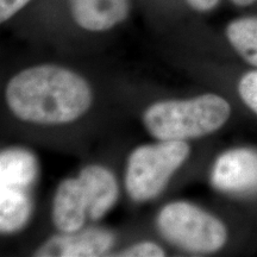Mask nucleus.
Listing matches in <instances>:
<instances>
[{
  "label": "nucleus",
  "instance_id": "obj_12",
  "mask_svg": "<svg viewBox=\"0 0 257 257\" xmlns=\"http://www.w3.org/2000/svg\"><path fill=\"white\" fill-rule=\"evenodd\" d=\"M242 100L257 114V70L243 76L238 86Z\"/></svg>",
  "mask_w": 257,
  "mask_h": 257
},
{
  "label": "nucleus",
  "instance_id": "obj_4",
  "mask_svg": "<svg viewBox=\"0 0 257 257\" xmlns=\"http://www.w3.org/2000/svg\"><path fill=\"white\" fill-rule=\"evenodd\" d=\"M188 154L189 147L184 141H162L134 150L125 176L130 197L136 201H147L159 195Z\"/></svg>",
  "mask_w": 257,
  "mask_h": 257
},
{
  "label": "nucleus",
  "instance_id": "obj_10",
  "mask_svg": "<svg viewBox=\"0 0 257 257\" xmlns=\"http://www.w3.org/2000/svg\"><path fill=\"white\" fill-rule=\"evenodd\" d=\"M88 199V214L93 220L100 219L115 204L118 185L110 170L100 166H88L80 173Z\"/></svg>",
  "mask_w": 257,
  "mask_h": 257
},
{
  "label": "nucleus",
  "instance_id": "obj_6",
  "mask_svg": "<svg viewBox=\"0 0 257 257\" xmlns=\"http://www.w3.org/2000/svg\"><path fill=\"white\" fill-rule=\"evenodd\" d=\"M211 180L221 192L240 194L257 191V152L242 148L224 153L214 163Z\"/></svg>",
  "mask_w": 257,
  "mask_h": 257
},
{
  "label": "nucleus",
  "instance_id": "obj_11",
  "mask_svg": "<svg viewBox=\"0 0 257 257\" xmlns=\"http://www.w3.org/2000/svg\"><path fill=\"white\" fill-rule=\"evenodd\" d=\"M226 37L244 60L257 67V16L234 19L227 25Z\"/></svg>",
  "mask_w": 257,
  "mask_h": 257
},
{
  "label": "nucleus",
  "instance_id": "obj_2",
  "mask_svg": "<svg viewBox=\"0 0 257 257\" xmlns=\"http://www.w3.org/2000/svg\"><path fill=\"white\" fill-rule=\"evenodd\" d=\"M229 102L216 94L189 100L156 102L144 113V124L160 141H185L214 133L226 123Z\"/></svg>",
  "mask_w": 257,
  "mask_h": 257
},
{
  "label": "nucleus",
  "instance_id": "obj_7",
  "mask_svg": "<svg viewBox=\"0 0 257 257\" xmlns=\"http://www.w3.org/2000/svg\"><path fill=\"white\" fill-rule=\"evenodd\" d=\"M114 237L110 231L87 229L82 232L66 233L48 240L36 252V256L94 257L102 256L112 248Z\"/></svg>",
  "mask_w": 257,
  "mask_h": 257
},
{
  "label": "nucleus",
  "instance_id": "obj_1",
  "mask_svg": "<svg viewBox=\"0 0 257 257\" xmlns=\"http://www.w3.org/2000/svg\"><path fill=\"white\" fill-rule=\"evenodd\" d=\"M6 100L22 120L61 124L78 119L92 104V92L81 76L56 66L25 69L9 82Z\"/></svg>",
  "mask_w": 257,
  "mask_h": 257
},
{
  "label": "nucleus",
  "instance_id": "obj_5",
  "mask_svg": "<svg viewBox=\"0 0 257 257\" xmlns=\"http://www.w3.org/2000/svg\"><path fill=\"white\" fill-rule=\"evenodd\" d=\"M161 233L191 252H213L226 242V227L216 217L185 201L168 204L157 218Z\"/></svg>",
  "mask_w": 257,
  "mask_h": 257
},
{
  "label": "nucleus",
  "instance_id": "obj_16",
  "mask_svg": "<svg viewBox=\"0 0 257 257\" xmlns=\"http://www.w3.org/2000/svg\"><path fill=\"white\" fill-rule=\"evenodd\" d=\"M231 2L234 3L236 5H239V6H248L250 4L256 3L257 0H231Z\"/></svg>",
  "mask_w": 257,
  "mask_h": 257
},
{
  "label": "nucleus",
  "instance_id": "obj_14",
  "mask_svg": "<svg viewBox=\"0 0 257 257\" xmlns=\"http://www.w3.org/2000/svg\"><path fill=\"white\" fill-rule=\"evenodd\" d=\"M30 0H0V21L2 23L15 16Z\"/></svg>",
  "mask_w": 257,
  "mask_h": 257
},
{
  "label": "nucleus",
  "instance_id": "obj_13",
  "mask_svg": "<svg viewBox=\"0 0 257 257\" xmlns=\"http://www.w3.org/2000/svg\"><path fill=\"white\" fill-rule=\"evenodd\" d=\"M119 256L126 257H162L165 256V251L161 246L152 242H144L124 250L119 253Z\"/></svg>",
  "mask_w": 257,
  "mask_h": 257
},
{
  "label": "nucleus",
  "instance_id": "obj_8",
  "mask_svg": "<svg viewBox=\"0 0 257 257\" xmlns=\"http://www.w3.org/2000/svg\"><path fill=\"white\" fill-rule=\"evenodd\" d=\"M88 214V199L81 180L67 179L57 188L53 220L63 233L78 232Z\"/></svg>",
  "mask_w": 257,
  "mask_h": 257
},
{
  "label": "nucleus",
  "instance_id": "obj_3",
  "mask_svg": "<svg viewBox=\"0 0 257 257\" xmlns=\"http://www.w3.org/2000/svg\"><path fill=\"white\" fill-rule=\"evenodd\" d=\"M38 173L36 157L19 148L0 155V229L17 232L28 223L32 212L31 186Z\"/></svg>",
  "mask_w": 257,
  "mask_h": 257
},
{
  "label": "nucleus",
  "instance_id": "obj_15",
  "mask_svg": "<svg viewBox=\"0 0 257 257\" xmlns=\"http://www.w3.org/2000/svg\"><path fill=\"white\" fill-rule=\"evenodd\" d=\"M194 10L205 12L214 9L219 3V0H186Z\"/></svg>",
  "mask_w": 257,
  "mask_h": 257
},
{
  "label": "nucleus",
  "instance_id": "obj_9",
  "mask_svg": "<svg viewBox=\"0 0 257 257\" xmlns=\"http://www.w3.org/2000/svg\"><path fill=\"white\" fill-rule=\"evenodd\" d=\"M74 21L88 31H105L121 23L130 11V0H69Z\"/></svg>",
  "mask_w": 257,
  "mask_h": 257
}]
</instances>
